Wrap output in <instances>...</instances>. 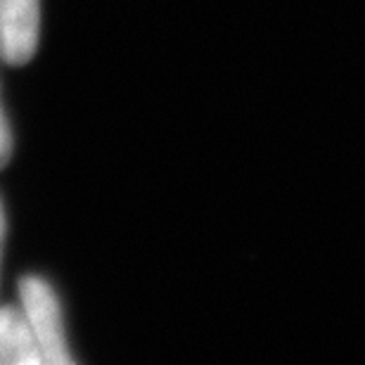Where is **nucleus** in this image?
I'll use <instances>...</instances> for the list:
<instances>
[{
    "label": "nucleus",
    "instance_id": "f257e3e1",
    "mask_svg": "<svg viewBox=\"0 0 365 365\" xmlns=\"http://www.w3.org/2000/svg\"><path fill=\"white\" fill-rule=\"evenodd\" d=\"M21 311L29 320L43 365H71L74 359L69 354L67 334H64L62 304L53 284L41 275H24L19 280Z\"/></svg>",
    "mask_w": 365,
    "mask_h": 365
},
{
    "label": "nucleus",
    "instance_id": "f03ea898",
    "mask_svg": "<svg viewBox=\"0 0 365 365\" xmlns=\"http://www.w3.org/2000/svg\"><path fill=\"white\" fill-rule=\"evenodd\" d=\"M41 0H0V60L26 64L38 50Z\"/></svg>",
    "mask_w": 365,
    "mask_h": 365
},
{
    "label": "nucleus",
    "instance_id": "7ed1b4c3",
    "mask_svg": "<svg viewBox=\"0 0 365 365\" xmlns=\"http://www.w3.org/2000/svg\"><path fill=\"white\" fill-rule=\"evenodd\" d=\"M0 365H43V356L24 311L0 306Z\"/></svg>",
    "mask_w": 365,
    "mask_h": 365
},
{
    "label": "nucleus",
    "instance_id": "20e7f679",
    "mask_svg": "<svg viewBox=\"0 0 365 365\" xmlns=\"http://www.w3.org/2000/svg\"><path fill=\"white\" fill-rule=\"evenodd\" d=\"M10 157H12V130H10V121L5 116L3 100H0V169H5L10 164Z\"/></svg>",
    "mask_w": 365,
    "mask_h": 365
},
{
    "label": "nucleus",
    "instance_id": "39448f33",
    "mask_svg": "<svg viewBox=\"0 0 365 365\" xmlns=\"http://www.w3.org/2000/svg\"><path fill=\"white\" fill-rule=\"evenodd\" d=\"M5 232H7V218H5V207H3V197H0V259H3V247H5Z\"/></svg>",
    "mask_w": 365,
    "mask_h": 365
}]
</instances>
